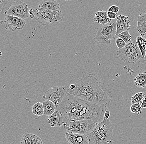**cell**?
<instances>
[{
    "label": "cell",
    "mask_w": 146,
    "mask_h": 144,
    "mask_svg": "<svg viewBox=\"0 0 146 144\" xmlns=\"http://www.w3.org/2000/svg\"><path fill=\"white\" fill-rule=\"evenodd\" d=\"M109 105H98L88 102L67 93L57 110L62 117L64 127L70 122L91 120L96 123L104 118Z\"/></svg>",
    "instance_id": "6da1fadb"
},
{
    "label": "cell",
    "mask_w": 146,
    "mask_h": 144,
    "mask_svg": "<svg viewBox=\"0 0 146 144\" xmlns=\"http://www.w3.org/2000/svg\"><path fill=\"white\" fill-rule=\"evenodd\" d=\"M4 23L5 29L10 30L11 31L23 29L26 23L23 19L16 16L9 15H5Z\"/></svg>",
    "instance_id": "30bf717a"
},
{
    "label": "cell",
    "mask_w": 146,
    "mask_h": 144,
    "mask_svg": "<svg viewBox=\"0 0 146 144\" xmlns=\"http://www.w3.org/2000/svg\"><path fill=\"white\" fill-rule=\"evenodd\" d=\"M108 16L110 19L112 20H114L117 18V14L112 12L108 11L107 12Z\"/></svg>",
    "instance_id": "f546056e"
},
{
    "label": "cell",
    "mask_w": 146,
    "mask_h": 144,
    "mask_svg": "<svg viewBox=\"0 0 146 144\" xmlns=\"http://www.w3.org/2000/svg\"><path fill=\"white\" fill-rule=\"evenodd\" d=\"M142 108L140 103H137L132 105L130 106V110L132 113L137 114L138 115L141 113Z\"/></svg>",
    "instance_id": "d4e9b609"
},
{
    "label": "cell",
    "mask_w": 146,
    "mask_h": 144,
    "mask_svg": "<svg viewBox=\"0 0 146 144\" xmlns=\"http://www.w3.org/2000/svg\"><path fill=\"white\" fill-rule=\"evenodd\" d=\"M128 16L120 15L117 17L116 36L123 32L128 31L131 28Z\"/></svg>",
    "instance_id": "8fae6325"
},
{
    "label": "cell",
    "mask_w": 146,
    "mask_h": 144,
    "mask_svg": "<svg viewBox=\"0 0 146 144\" xmlns=\"http://www.w3.org/2000/svg\"><path fill=\"white\" fill-rule=\"evenodd\" d=\"M48 123L52 127H61L64 125L62 117L60 112L56 110L52 115L48 116Z\"/></svg>",
    "instance_id": "5bb4252c"
},
{
    "label": "cell",
    "mask_w": 146,
    "mask_h": 144,
    "mask_svg": "<svg viewBox=\"0 0 146 144\" xmlns=\"http://www.w3.org/2000/svg\"><path fill=\"white\" fill-rule=\"evenodd\" d=\"M34 134L30 133H25L23 135L21 139V144H32Z\"/></svg>",
    "instance_id": "7402d4cb"
},
{
    "label": "cell",
    "mask_w": 146,
    "mask_h": 144,
    "mask_svg": "<svg viewBox=\"0 0 146 144\" xmlns=\"http://www.w3.org/2000/svg\"><path fill=\"white\" fill-rule=\"evenodd\" d=\"M113 126L109 119L98 124L95 129L88 136L89 144H112L113 140Z\"/></svg>",
    "instance_id": "3957f363"
},
{
    "label": "cell",
    "mask_w": 146,
    "mask_h": 144,
    "mask_svg": "<svg viewBox=\"0 0 146 144\" xmlns=\"http://www.w3.org/2000/svg\"><path fill=\"white\" fill-rule=\"evenodd\" d=\"M135 85L139 88H143L146 86V72L139 73L134 80Z\"/></svg>",
    "instance_id": "ac0fdd59"
},
{
    "label": "cell",
    "mask_w": 146,
    "mask_h": 144,
    "mask_svg": "<svg viewBox=\"0 0 146 144\" xmlns=\"http://www.w3.org/2000/svg\"><path fill=\"white\" fill-rule=\"evenodd\" d=\"M32 144H43L42 139L38 136L34 135L33 139Z\"/></svg>",
    "instance_id": "4316f807"
},
{
    "label": "cell",
    "mask_w": 146,
    "mask_h": 144,
    "mask_svg": "<svg viewBox=\"0 0 146 144\" xmlns=\"http://www.w3.org/2000/svg\"><path fill=\"white\" fill-rule=\"evenodd\" d=\"M68 93L67 89L65 87L54 86L50 88L45 92L42 98L44 100L51 101L57 107L62 102Z\"/></svg>",
    "instance_id": "ba28073f"
},
{
    "label": "cell",
    "mask_w": 146,
    "mask_h": 144,
    "mask_svg": "<svg viewBox=\"0 0 146 144\" xmlns=\"http://www.w3.org/2000/svg\"><path fill=\"white\" fill-rule=\"evenodd\" d=\"M117 21H112L107 24L98 28L93 38L96 42L110 45L116 37Z\"/></svg>",
    "instance_id": "277c9868"
},
{
    "label": "cell",
    "mask_w": 146,
    "mask_h": 144,
    "mask_svg": "<svg viewBox=\"0 0 146 144\" xmlns=\"http://www.w3.org/2000/svg\"><path fill=\"white\" fill-rule=\"evenodd\" d=\"M117 53L118 57L126 63H135L143 58L135 40H132L124 48L117 49Z\"/></svg>",
    "instance_id": "5b68a950"
},
{
    "label": "cell",
    "mask_w": 146,
    "mask_h": 144,
    "mask_svg": "<svg viewBox=\"0 0 146 144\" xmlns=\"http://www.w3.org/2000/svg\"><path fill=\"white\" fill-rule=\"evenodd\" d=\"M141 106L142 108H145L146 109V97L143 99V101L141 102Z\"/></svg>",
    "instance_id": "4dcf8cb0"
},
{
    "label": "cell",
    "mask_w": 146,
    "mask_h": 144,
    "mask_svg": "<svg viewBox=\"0 0 146 144\" xmlns=\"http://www.w3.org/2000/svg\"><path fill=\"white\" fill-rule=\"evenodd\" d=\"M44 115L49 116L54 113L57 110V107L53 103L49 100H45L42 103Z\"/></svg>",
    "instance_id": "e0dca14e"
},
{
    "label": "cell",
    "mask_w": 146,
    "mask_h": 144,
    "mask_svg": "<svg viewBox=\"0 0 146 144\" xmlns=\"http://www.w3.org/2000/svg\"><path fill=\"white\" fill-rule=\"evenodd\" d=\"M145 93L143 92L136 93L135 94L132 96L131 99V102L132 104H137V103H140L143 101L145 97Z\"/></svg>",
    "instance_id": "603a6c76"
},
{
    "label": "cell",
    "mask_w": 146,
    "mask_h": 144,
    "mask_svg": "<svg viewBox=\"0 0 146 144\" xmlns=\"http://www.w3.org/2000/svg\"><path fill=\"white\" fill-rule=\"evenodd\" d=\"M5 14L16 16L25 20L29 17L28 6L26 3L22 1H15Z\"/></svg>",
    "instance_id": "9c48e42d"
},
{
    "label": "cell",
    "mask_w": 146,
    "mask_h": 144,
    "mask_svg": "<svg viewBox=\"0 0 146 144\" xmlns=\"http://www.w3.org/2000/svg\"><path fill=\"white\" fill-rule=\"evenodd\" d=\"M144 59L146 61V54L145 56V58H144Z\"/></svg>",
    "instance_id": "d6a6232c"
},
{
    "label": "cell",
    "mask_w": 146,
    "mask_h": 144,
    "mask_svg": "<svg viewBox=\"0 0 146 144\" xmlns=\"http://www.w3.org/2000/svg\"><path fill=\"white\" fill-rule=\"evenodd\" d=\"M117 37L121 38L122 40L125 42L127 44L132 40H131V39H132L131 35H130L128 31L123 32L117 35Z\"/></svg>",
    "instance_id": "cb8c5ba5"
},
{
    "label": "cell",
    "mask_w": 146,
    "mask_h": 144,
    "mask_svg": "<svg viewBox=\"0 0 146 144\" xmlns=\"http://www.w3.org/2000/svg\"><path fill=\"white\" fill-rule=\"evenodd\" d=\"M15 0H0V11L1 13L8 11Z\"/></svg>",
    "instance_id": "ffe728a7"
},
{
    "label": "cell",
    "mask_w": 146,
    "mask_h": 144,
    "mask_svg": "<svg viewBox=\"0 0 146 144\" xmlns=\"http://www.w3.org/2000/svg\"><path fill=\"white\" fill-rule=\"evenodd\" d=\"M39 8L48 11L60 12V5L59 3L54 0H44L39 5Z\"/></svg>",
    "instance_id": "4fadbf2b"
},
{
    "label": "cell",
    "mask_w": 146,
    "mask_h": 144,
    "mask_svg": "<svg viewBox=\"0 0 146 144\" xmlns=\"http://www.w3.org/2000/svg\"><path fill=\"white\" fill-rule=\"evenodd\" d=\"M35 12L36 9L34 8H31L29 10V14L30 15V17L31 19H33L35 17Z\"/></svg>",
    "instance_id": "f1b7e54d"
},
{
    "label": "cell",
    "mask_w": 146,
    "mask_h": 144,
    "mask_svg": "<svg viewBox=\"0 0 146 144\" xmlns=\"http://www.w3.org/2000/svg\"><path fill=\"white\" fill-rule=\"evenodd\" d=\"M115 42L117 46L118 47V49H119L124 48L127 44L123 40H122L121 38H119V37L117 38Z\"/></svg>",
    "instance_id": "484cf974"
},
{
    "label": "cell",
    "mask_w": 146,
    "mask_h": 144,
    "mask_svg": "<svg viewBox=\"0 0 146 144\" xmlns=\"http://www.w3.org/2000/svg\"><path fill=\"white\" fill-rule=\"evenodd\" d=\"M66 138L68 144H89L87 136L85 135L65 132Z\"/></svg>",
    "instance_id": "7c38bea8"
},
{
    "label": "cell",
    "mask_w": 146,
    "mask_h": 144,
    "mask_svg": "<svg viewBox=\"0 0 146 144\" xmlns=\"http://www.w3.org/2000/svg\"><path fill=\"white\" fill-rule=\"evenodd\" d=\"M97 124L91 120H80L70 122L64 128L67 133L85 135L87 136L95 129Z\"/></svg>",
    "instance_id": "52a82bcc"
},
{
    "label": "cell",
    "mask_w": 146,
    "mask_h": 144,
    "mask_svg": "<svg viewBox=\"0 0 146 144\" xmlns=\"http://www.w3.org/2000/svg\"><path fill=\"white\" fill-rule=\"evenodd\" d=\"M35 18L43 26L52 28L55 27L62 21V15L61 11L54 12L37 8L35 12Z\"/></svg>",
    "instance_id": "8992f818"
},
{
    "label": "cell",
    "mask_w": 146,
    "mask_h": 144,
    "mask_svg": "<svg viewBox=\"0 0 146 144\" xmlns=\"http://www.w3.org/2000/svg\"><path fill=\"white\" fill-rule=\"evenodd\" d=\"M119 10V7H118V6H116V5H113L110 7L108 9V11L112 12L117 14Z\"/></svg>",
    "instance_id": "83f0119b"
},
{
    "label": "cell",
    "mask_w": 146,
    "mask_h": 144,
    "mask_svg": "<svg viewBox=\"0 0 146 144\" xmlns=\"http://www.w3.org/2000/svg\"><path fill=\"white\" fill-rule=\"evenodd\" d=\"M32 112L33 114L37 116H42L44 115V110L42 103L38 102L32 107Z\"/></svg>",
    "instance_id": "44dd1931"
},
{
    "label": "cell",
    "mask_w": 146,
    "mask_h": 144,
    "mask_svg": "<svg viewBox=\"0 0 146 144\" xmlns=\"http://www.w3.org/2000/svg\"><path fill=\"white\" fill-rule=\"evenodd\" d=\"M136 41L141 52L142 57L145 58L146 52V39L140 35L137 37Z\"/></svg>",
    "instance_id": "d6986e66"
},
{
    "label": "cell",
    "mask_w": 146,
    "mask_h": 144,
    "mask_svg": "<svg viewBox=\"0 0 146 144\" xmlns=\"http://www.w3.org/2000/svg\"><path fill=\"white\" fill-rule=\"evenodd\" d=\"M110 113L108 110L106 111L105 113L104 118L106 119H109L110 116Z\"/></svg>",
    "instance_id": "1f68e13d"
},
{
    "label": "cell",
    "mask_w": 146,
    "mask_h": 144,
    "mask_svg": "<svg viewBox=\"0 0 146 144\" xmlns=\"http://www.w3.org/2000/svg\"><path fill=\"white\" fill-rule=\"evenodd\" d=\"M136 31L140 36L144 37L146 33V13L139 15L137 18Z\"/></svg>",
    "instance_id": "9a60e30c"
},
{
    "label": "cell",
    "mask_w": 146,
    "mask_h": 144,
    "mask_svg": "<svg viewBox=\"0 0 146 144\" xmlns=\"http://www.w3.org/2000/svg\"><path fill=\"white\" fill-rule=\"evenodd\" d=\"M75 88L67 91L70 94L84 101L98 105H109L112 98V92L107 86L99 80L94 72H88L72 79Z\"/></svg>",
    "instance_id": "7a4b0ae2"
},
{
    "label": "cell",
    "mask_w": 146,
    "mask_h": 144,
    "mask_svg": "<svg viewBox=\"0 0 146 144\" xmlns=\"http://www.w3.org/2000/svg\"><path fill=\"white\" fill-rule=\"evenodd\" d=\"M94 21L98 23L103 25L107 24L111 22L112 20L109 19L108 16L107 12L101 10L95 13Z\"/></svg>",
    "instance_id": "2e32d148"
}]
</instances>
